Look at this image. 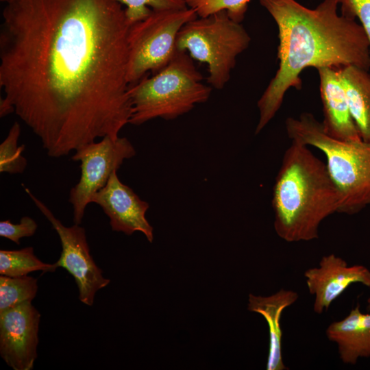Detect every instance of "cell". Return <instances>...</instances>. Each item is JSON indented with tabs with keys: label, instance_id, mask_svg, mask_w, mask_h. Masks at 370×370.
<instances>
[{
	"label": "cell",
	"instance_id": "cell-1",
	"mask_svg": "<svg viewBox=\"0 0 370 370\" xmlns=\"http://www.w3.org/2000/svg\"><path fill=\"white\" fill-rule=\"evenodd\" d=\"M0 29L1 117L14 113L51 158L129 123L131 25L117 0H9Z\"/></svg>",
	"mask_w": 370,
	"mask_h": 370
},
{
	"label": "cell",
	"instance_id": "cell-2",
	"mask_svg": "<svg viewBox=\"0 0 370 370\" xmlns=\"http://www.w3.org/2000/svg\"><path fill=\"white\" fill-rule=\"evenodd\" d=\"M278 29L279 66L258 101L259 134L280 110L291 88L300 89L308 67L370 69V43L354 18L338 12L337 0L308 8L296 0H259Z\"/></svg>",
	"mask_w": 370,
	"mask_h": 370
},
{
	"label": "cell",
	"instance_id": "cell-3",
	"mask_svg": "<svg viewBox=\"0 0 370 370\" xmlns=\"http://www.w3.org/2000/svg\"><path fill=\"white\" fill-rule=\"evenodd\" d=\"M271 203L277 235L296 243L318 238L321 223L339 212L341 200L325 164L308 146L292 142L284 153Z\"/></svg>",
	"mask_w": 370,
	"mask_h": 370
},
{
	"label": "cell",
	"instance_id": "cell-4",
	"mask_svg": "<svg viewBox=\"0 0 370 370\" xmlns=\"http://www.w3.org/2000/svg\"><path fill=\"white\" fill-rule=\"evenodd\" d=\"M285 127L292 142L315 147L325 155L328 173L341 196L340 213L354 214L370 205V143L333 138L308 112L288 117Z\"/></svg>",
	"mask_w": 370,
	"mask_h": 370
},
{
	"label": "cell",
	"instance_id": "cell-5",
	"mask_svg": "<svg viewBox=\"0 0 370 370\" xmlns=\"http://www.w3.org/2000/svg\"><path fill=\"white\" fill-rule=\"evenodd\" d=\"M212 87L203 82L193 58L185 51H177L162 69L148 77L145 76L129 90L134 125L161 118L173 120L206 102Z\"/></svg>",
	"mask_w": 370,
	"mask_h": 370
},
{
	"label": "cell",
	"instance_id": "cell-6",
	"mask_svg": "<svg viewBox=\"0 0 370 370\" xmlns=\"http://www.w3.org/2000/svg\"><path fill=\"white\" fill-rule=\"evenodd\" d=\"M251 37L225 10L197 16L180 30L176 47L194 60L208 65L207 84L221 90L230 79L237 57L246 50Z\"/></svg>",
	"mask_w": 370,
	"mask_h": 370
},
{
	"label": "cell",
	"instance_id": "cell-7",
	"mask_svg": "<svg viewBox=\"0 0 370 370\" xmlns=\"http://www.w3.org/2000/svg\"><path fill=\"white\" fill-rule=\"evenodd\" d=\"M197 16L188 7L151 10L145 18L130 25L127 66L130 86L149 72H158L171 61L177 51L176 41L180 30Z\"/></svg>",
	"mask_w": 370,
	"mask_h": 370
},
{
	"label": "cell",
	"instance_id": "cell-8",
	"mask_svg": "<svg viewBox=\"0 0 370 370\" xmlns=\"http://www.w3.org/2000/svg\"><path fill=\"white\" fill-rule=\"evenodd\" d=\"M135 155V148L125 137L113 139L105 136L99 142L88 143L75 151L72 160L80 162L81 175L69 192L74 223H82L94 195L106 186L112 173L119 170L125 160Z\"/></svg>",
	"mask_w": 370,
	"mask_h": 370
},
{
	"label": "cell",
	"instance_id": "cell-9",
	"mask_svg": "<svg viewBox=\"0 0 370 370\" xmlns=\"http://www.w3.org/2000/svg\"><path fill=\"white\" fill-rule=\"evenodd\" d=\"M22 186L60 237L62 249L59 260L55 263L73 277L78 287L79 299L91 306L97 292L107 286L110 281L103 276L102 270L90 254L85 229L75 223L70 227L64 225L42 201L23 184Z\"/></svg>",
	"mask_w": 370,
	"mask_h": 370
},
{
	"label": "cell",
	"instance_id": "cell-10",
	"mask_svg": "<svg viewBox=\"0 0 370 370\" xmlns=\"http://www.w3.org/2000/svg\"><path fill=\"white\" fill-rule=\"evenodd\" d=\"M40 314L25 301L0 312V354L14 370H32L37 358Z\"/></svg>",
	"mask_w": 370,
	"mask_h": 370
},
{
	"label": "cell",
	"instance_id": "cell-11",
	"mask_svg": "<svg viewBox=\"0 0 370 370\" xmlns=\"http://www.w3.org/2000/svg\"><path fill=\"white\" fill-rule=\"evenodd\" d=\"M309 293L314 296L313 310L320 314L353 284L370 288V269L362 264L348 265L341 257L329 254L317 267L304 273Z\"/></svg>",
	"mask_w": 370,
	"mask_h": 370
},
{
	"label": "cell",
	"instance_id": "cell-12",
	"mask_svg": "<svg viewBox=\"0 0 370 370\" xmlns=\"http://www.w3.org/2000/svg\"><path fill=\"white\" fill-rule=\"evenodd\" d=\"M114 171L104 187L97 192L92 203L99 205L108 217L113 231L131 235L142 232L152 243L153 227L146 219L149 204L122 183Z\"/></svg>",
	"mask_w": 370,
	"mask_h": 370
},
{
	"label": "cell",
	"instance_id": "cell-13",
	"mask_svg": "<svg viewBox=\"0 0 370 370\" xmlns=\"http://www.w3.org/2000/svg\"><path fill=\"white\" fill-rule=\"evenodd\" d=\"M323 106L321 123L326 134L336 139L349 141L362 140L352 116L346 93L338 68L317 69Z\"/></svg>",
	"mask_w": 370,
	"mask_h": 370
},
{
	"label": "cell",
	"instance_id": "cell-14",
	"mask_svg": "<svg viewBox=\"0 0 370 370\" xmlns=\"http://www.w3.org/2000/svg\"><path fill=\"white\" fill-rule=\"evenodd\" d=\"M325 335L336 344L338 357L345 365L370 357V313L362 312L358 305L342 319L332 322Z\"/></svg>",
	"mask_w": 370,
	"mask_h": 370
},
{
	"label": "cell",
	"instance_id": "cell-15",
	"mask_svg": "<svg viewBox=\"0 0 370 370\" xmlns=\"http://www.w3.org/2000/svg\"><path fill=\"white\" fill-rule=\"evenodd\" d=\"M299 298L293 290L282 288L269 296L249 295L248 310L261 314L269 327V343L267 370H286L282 357V331L280 320L283 311Z\"/></svg>",
	"mask_w": 370,
	"mask_h": 370
},
{
	"label": "cell",
	"instance_id": "cell-16",
	"mask_svg": "<svg viewBox=\"0 0 370 370\" xmlns=\"http://www.w3.org/2000/svg\"><path fill=\"white\" fill-rule=\"evenodd\" d=\"M338 70L360 137L370 143V74L355 66H346Z\"/></svg>",
	"mask_w": 370,
	"mask_h": 370
},
{
	"label": "cell",
	"instance_id": "cell-17",
	"mask_svg": "<svg viewBox=\"0 0 370 370\" xmlns=\"http://www.w3.org/2000/svg\"><path fill=\"white\" fill-rule=\"evenodd\" d=\"M57 268L56 263H45L38 258L32 247L17 250H0L1 275L21 277L37 271H42V273L53 272Z\"/></svg>",
	"mask_w": 370,
	"mask_h": 370
},
{
	"label": "cell",
	"instance_id": "cell-18",
	"mask_svg": "<svg viewBox=\"0 0 370 370\" xmlns=\"http://www.w3.org/2000/svg\"><path fill=\"white\" fill-rule=\"evenodd\" d=\"M38 291L37 279L28 275L0 276V312L32 301Z\"/></svg>",
	"mask_w": 370,
	"mask_h": 370
},
{
	"label": "cell",
	"instance_id": "cell-19",
	"mask_svg": "<svg viewBox=\"0 0 370 370\" xmlns=\"http://www.w3.org/2000/svg\"><path fill=\"white\" fill-rule=\"evenodd\" d=\"M21 125L15 121L6 138L0 145V172L9 174H22L27 166V160L22 155L25 145H18Z\"/></svg>",
	"mask_w": 370,
	"mask_h": 370
},
{
	"label": "cell",
	"instance_id": "cell-20",
	"mask_svg": "<svg viewBox=\"0 0 370 370\" xmlns=\"http://www.w3.org/2000/svg\"><path fill=\"white\" fill-rule=\"evenodd\" d=\"M188 8L198 16H206L225 10L231 18L241 23L245 18L250 0H185Z\"/></svg>",
	"mask_w": 370,
	"mask_h": 370
},
{
	"label": "cell",
	"instance_id": "cell-21",
	"mask_svg": "<svg viewBox=\"0 0 370 370\" xmlns=\"http://www.w3.org/2000/svg\"><path fill=\"white\" fill-rule=\"evenodd\" d=\"M125 6V13L133 24L149 15L151 10L184 9L188 8L185 0H117Z\"/></svg>",
	"mask_w": 370,
	"mask_h": 370
},
{
	"label": "cell",
	"instance_id": "cell-22",
	"mask_svg": "<svg viewBox=\"0 0 370 370\" xmlns=\"http://www.w3.org/2000/svg\"><path fill=\"white\" fill-rule=\"evenodd\" d=\"M38 227L36 222L29 217H23L18 223L14 224L10 220L0 222V236L8 238L17 245L23 237L33 236Z\"/></svg>",
	"mask_w": 370,
	"mask_h": 370
},
{
	"label": "cell",
	"instance_id": "cell-23",
	"mask_svg": "<svg viewBox=\"0 0 370 370\" xmlns=\"http://www.w3.org/2000/svg\"><path fill=\"white\" fill-rule=\"evenodd\" d=\"M341 13L352 18H357L370 43V0H337Z\"/></svg>",
	"mask_w": 370,
	"mask_h": 370
},
{
	"label": "cell",
	"instance_id": "cell-24",
	"mask_svg": "<svg viewBox=\"0 0 370 370\" xmlns=\"http://www.w3.org/2000/svg\"><path fill=\"white\" fill-rule=\"evenodd\" d=\"M367 310L370 311V297L367 300Z\"/></svg>",
	"mask_w": 370,
	"mask_h": 370
},
{
	"label": "cell",
	"instance_id": "cell-25",
	"mask_svg": "<svg viewBox=\"0 0 370 370\" xmlns=\"http://www.w3.org/2000/svg\"><path fill=\"white\" fill-rule=\"evenodd\" d=\"M1 2L7 3L9 0H0Z\"/></svg>",
	"mask_w": 370,
	"mask_h": 370
}]
</instances>
